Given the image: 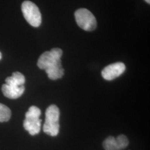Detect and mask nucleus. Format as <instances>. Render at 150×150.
<instances>
[{"instance_id": "nucleus-8", "label": "nucleus", "mask_w": 150, "mask_h": 150, "mask_svg": "<svg viewBox=\"0 0 150 150\" xmlns=\"http://www.w3.org/2000/svg\"><path fill=\"white\" fill-rule=\"evenodd\" d=\"M6 84L13 86H23L25 83V76L19 72H15L6 79Z\"/></svg>"}, {"instance_id": "nucleus-10", "label": "nucleus", "mask_w": 150, "mask_h": 150, "mask_svg": "<svg viewBox=\"0 0 150 150\" xmlns=\"http://www.w3.org/2000/svg\"><path fill=\"white\" fill-rule=\"evenodd\" d=\"M11 116L10 109L5 105L0 103V122L9 121Z\"/></svg>"}, {"instance_id": "nucleus-5", "label": "nucleus", "mask_w": 150, "mask_h": 150, "mask_svg": "<svg viewBox=\"0 0 150 150\" xmlns=\"http://www.w3.org/2000/svg\"><path fill=\"white\" fill-rule=\"evenodd\" d=\"M75 19L77 25L82 29L91 31L97 26L95 17L90 11L86 8H80L75 12Z\"/></svg>"}, {"instance_id": "nucleus-6", "label": "nucleus", "mask_w": 150, "mask_h": 150, "mask_svg": "<svg viewBox=\"0 0 150 150\" xmlns=\"http://www.w3.org/2000/svg\"><path fill=\"white\" fill-rule=\"evenodd\" d=\"M126 70V66L122 62H116L108 65L102 71V76L105 80H113L122 75Z\"/></svg>"}, {"instance_id": "nucleus-3", "label": "nucleus", "mask_w": 150, "mask_h": 150, "mask_svg": "<svg viewBox=\"0 0 150 150\" xmlns=\"http://www.w3.org/2000/svg\"><path fill=\"white\" fill-rule=\"evenodd\" d=\"M41 110L36 106H32L26 113V118L23 121V127L31 135L37 134L40 132L42 120L40 118Z\"/></svg>"}, {"instance_id": "nucleus-2", "label": "nucleus", "mask_w": 150, "mask_h": 150, "mask_svg": "<svg viewBox=\"0 0 150 150\" xmlns=\"http://www.w3.org/2000/svg\"><path fill=\"white\" fill-rule=\"evenodd\" d=\"M43 132L51 136H56L59 132V110L54 105H50L45 112Z\"/></svg>"}, {"instance_id": "nucleus-12", "label": "nucleus", "mask_w": 150, "mask_h": 150, "mask_svg": "<svg viewBox=\"0 0 150 150\" xmlns=\"http://www.w3.org/2000/svg\"><path fill=\"white\" fill-rule=\"evenodd\" d=\"M145 1L148 4H150V0H145Z\"/></svg>"}, {"instance_id": "nucleus-11", "label": "nucleus", "mask_w": 150, "mask_h": 150, "mask_svg": "<svg viewBox=\"0 0 150 150\" xmlns=\"http://www.w3.org/2000/svg\"><path fill=\"white\" fill-rule=\"evenodd\" d=\"M116 139L118 142L120 150H123L126 149V147H127V146L129 145V139L126 136L123 134L119 135L116 138Z\"/></svg>"}, {"instance_id": "nucleus-9", "label": "nucleus", "mask_w": 150, "mask_h": 150, "mask_svg": "<svg viewBox=\"0 0 150 150\" xmlns=\"http://www.w3.org/2000/svg\"><path fill=\"white\" fill-rule=\"evenodd\" d=\"M103 146L105 150H120L117 139L112 136L107 137L103 141Z\"/></svg>"}, {"instance_id": "nucleus-1", "label": "nucleus", "mask_w": 150, "mask_h": 150, "mask_svg": "<svg viewBox=\"0 0 150 150\" xmlns=\"http://www.w3.org/2000/svg\"><path fill=\"white\" fill-rule=\"evenodd\" d=\"M62 54L61 49L52 48L50 51L43 52L38 59V67L40 69L45 70L51 80L59 79L64 75V70L61 61Z\"/></svg>"}, {"instance_id": "nucleus-4", "label": "nucleus", "mask_w": 150, "mask_h": 150, "mask_svg": "<svg viewBox=\"0 0 150 150\" xmlns=\"http://www.w3.org/2000/svg\"><path fill=\"white\" fill-rule=\"evenodd\" d=\"M23 15L27 22L33 27H39L42 21L40 11L36 4L30 1H24L21 6Z\"/></svg>"}, {"instance_id": "nucleus-7", "label": "nucleus", "mask_w": 150, "mask_h": 150, "mask_svg": "<svg viewBox=\"0 0 150 150\" xmlns=\"http://www.w3.org/2000/svg\"><path fill=\"white\" fill-rule=\"evenodd\" d=\"M25 89L24 85L17 86L4 84L2 86V91L4 95L11 99H16L21 96Z\"/></svg>"}, {"instance_id": "nucleus-13", "label": "nucleus", "mask_w": 150, "mask_h": 150, "mask_svg": "<svg viewBox=\"0 0 150 150\" xmlns=\"http://www.w3.org/2000/svg\"><path fill=\"white\" fill-rule=\"evenodd\" d=\"M1 58H2V54H1V53L0 52V60L1 59Z\"/></svg>"}]
</instances>
